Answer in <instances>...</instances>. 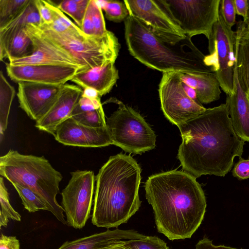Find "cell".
I'll return each instance as SVG.
<instances>
[{"mask_svg":"<svg viewBox=\"0 0 249 249\" xmlns=\"http://www.w3.org/2000/svg\"><path fill=\"white\" fill-rule=\"evenodd\" d=\"M177 126L182 138L178 158L184 171L196 178L224 177L235 157H241L245 142L235 133L226 103L206 108Z\"/></svg>","mask_w":249,"mask_h":249,"instance_id":"1","label":"cell"},{"mask_svg":"<svg viewBox=\"0 0 249 249\" xmlns=\"http://www.w3.org/2000/svg\"><path fill=\"white\" fill-rule=\"evenodd\" d=\"M144 189L158 231L170 240L191 238L201 224L207 206L196 178L170 170L149 177Z\"/></svg>","mask_w":249,"mask_h":249,"instance_id":"2","label":"cell"},{"mask_svg":"<svg viewBox=\"0 0 249 249\" xmlns=\"http://www.w3.org/2000/svg\"><path fill=\"white\" fill-rule=\"evenodd\" d=\"M141 168L130 155L109 157L95 177L92 223L97 227L117 228L139 209Z\"/></svg>","mask_w":249,"mask_h":249,"instance_id":"3","label":"cell"},{"mask_svg":"<svg viewBox=\"0 0 249 249\" xmlns=\"http://www.w3.org/2000/svg\"><path fill=\"white\" fill-rule=\"evenodd\" d=\"M124 23L130 54L146 66L162 73L213 72L190 36L155 31L130 15Z\"/></svg>","mask_w":249,"mask_h":249,"instance_id":"4","label":"cell"},{"mask_svg":"<svg viewBox=\"0 0 249 249\" xmlns=\"http://www.w3.org/2000/svg\"><path fill=\"white\" fill-rule=\"evenodd\" d=\"M0 175L11 184L26 186L37 194L46 204L48 211L68 226L63 208L56 200L62 175L44 156L24 155L11 149L0 157Z\"/></svg>","mask_w":249,"mask_h":249,"instance_id":"5","label":"cell"},{"mask_svg":"<svg viewBox=\"0 0 249 249\" xmlns=\"http://www.w3.org/2000/svg\"><path fill=\"white\" fill-rule=\"evenodd\" d=\"M42 34L67 50L84 71L115 62L120 44L116 36L108 31L104 36H88L82 31L58 33L45 25L37 26Z\"/></svg>","mask_w":249,"mask_h":249,"instance_id":"6","label":"cell"},{"mask_svg":"<svg viewBox=\"0 0 249 249\" xmlns=\"http://www.w3.org/2000/svg\"><path fill=\"white\" fill-rule=\"evenodd\" d=\"M118 108L106 119L113 144L124 152L141 154L156 146V135L141 115L116 99Z\"/></svg>","mask_w":249,"mask_h":249,"instance_id":"7","label":"cell"},{"mask_svg":"<svg viewBox=\"0 0 249 249\" xmlns=\"http://www.w3.org/2000/svg\"><path fill=\"white\" fill-rule=\"evenodd\" d=\"M184 34L209 40L218 20L221 0H158Z\"/></svg>","mask_w":249,"mask_h":249,"instance_id":"8","label":"cell"},{"mask_svg":"<svg viewBox=\"0 0 249 249\" xmlns=\"http://www.w3.org/2000/svg\"><path fill=\"white\" fill-rule=\"evenodd\" d=\"M235 37V32L226 25L219 13L208 40L209 54L205 56L204 62L214 73L227 95L233 91Z\"/></svg>","mask_w":249,"mask_h":249,"instance_id":"9","label":"cell"},{"mask_svg":"<svg viewBox=\"0 0 249 249\" xmlns=\"http://www.w3.org/2000/svg\"><path fill=\"white\" fill-rule=\"evenodd\" d=\"M71 174L61 192V204L68 226L81 229L90 216L95 178L90 170H77Z\"/></svg>","mask_w":249,"mask_h":249,"instance_id":"10","label":"cell"},{"mask_svg":"<svg viewBox=\"0 0 249 249\" xmlns=\"http://www.w3.org/2000/svg\"><path fill=\"white\" fill-rule=\"evenodd\" d=\"M161 108L165 117L176 125L203 112L206 108L185 92L180 72H163L159 85Z\"/></svg>","mask_w":249,"mask_h":249,"instance_id":"11","label":"cell"},{"mask_svg":"<svg viewBox=\"0 0 249 249\" xmlns=\"http://www.w3.org/2000/svg\"><path fill=\"white\" fill-rule=\"evenodd\" d=\"M25 31L33 42L34 53L29 56L9 61V64L66 65L85 70L67 50L44 36L37 26L29 24Z\"/></svg>","mask_w":249,"mask_h":249,"instance_id":"12","label":"cell"},{"mask_svg":"<svg viewBox=\"0 0 249 249\" xmlns=\"http://www.w3.org/2000/svg\"><path fill=\"white\" fill-rule=\"evenodd\" d=\"M18 84L19 106L36 122L43 118L52 107L63 86L30 82H20Z\"/></svg>","mask_w":249,"mask_h":249,"instance_id":"13","label":"cell"},{"mask_svg":"<svg viewBox=\"0 0 249 249\" xmlns=\"http://www.w3.org/2000/svg\"><path fill=\"white\" fill-rule=\"evenodd\" d=\"M8 76L16 83L30 82L50 85H64L71 81L79 68L70 66L30 65L13 66L5 63Z\"/></svg>","mask_w":249,"mask_h":249,"instance_id":"14","label":"cell"},{"mask_svg":"<svg viewBox=\"0 0 249 249\" xmlns=\"http://www.w3.org/2000/svg\"><path fill=\"white\" fill-rule=\"evenodd\" d=\"M55 139L63 144L83 147H101L113 144L106 125L93 127L81 124L70 117L57 128Z\"/></svg>","mask_w":249,"mask_h":249,"instance_id":"15","label":"cell"},{"mask_svg":"<svg viewBox=\"0 0 249 249\" xmlns=\"http://www.w3.org/2000/svg\"><path fill=\"white\" fill-rule=\"evenodd\" d=\"M129 15L153 30L185 37L186 35L158 0H124Z\"/></svg>","mask_w":249,"mask_h":249,"instance_id":"16","label":"cell"},{"mask_svg":"<svg viewBox=\"0 0 249 249\" xmlns=\"http://www.w3.org/2000/svg\"><path fill=\"white\" fill-rule=\"evenodd\" d=\"M83 91V89L78 86L63 85L53 106L43 118L36 122L35 126L54 136L57 127L71 117Z\"/></svg>","mask_w":249,"mask_h":249,"instance_id":"17","label":"cell"},{"mask_svg":"<svg viewBox=\"0 0 249 249\" xmlns=\"http://www.w3.org/2000/svg\"><path fill=\"white\" fill-rule=\"evenodd\" d=\"M146 236L133 230L116 229L66 241L57 249H115L123 240L142 238Z\"/></svg>","mask_w":249,"mask_h":249,"instance_id":"18","label":"cell"},{"mask_svg":"<svg viewBox=\"0 0 249 249\" xmlns=\"http://www.w3.org/2000/svg\"><path fill=\"white\" fill-rule=\"evenodd\" d=\"M226 104L235 133L245 142H249V93L241 87L235 66L233 91L227 95Z\"/></svg>","mask_w":249,"mask_h":249,"instance_id":"19","label":"cell"},{"mask_svg":"<svg viewBox=\"0 0 249 249\" xmlns=\"http://www.w3.org/2000/svg\"><path fill=\"white\" fill-rule=\"evenodd\" d=\"M119 78L115 62H108L102 66L91 68L77 73L71 81L85 89H95L101 97L109 93Z\"/></svg>","mask_w":249,"mask_h":249,"instance_id":"20","label":"cell"},{"mask_svg":"<svg viewBox=\"0 0 249 249\" xmlns=\"http://www.w3.org/2000/svg\"><path fill=\"white\" fill-rule=\"evenodd\" d=\"M235 34V69L241 87L249 93V30L243 21L237 23Z\"/></svg>","mask_w":249,"mask_h":249,"instance_id":"21","label":"cell"},{"mask_svg":"<svg viewBox=\"0 0 249 249\" xmlns=\"http://www.w3.org/2000/svg\"><path fill=\"white\" fill-rule=\"evenodd\" d=\"M34 51L33 42L25 29L17 31L4 41L0 42V60L9 61L31 55Z\"/></svg>","mask_w":249,"mask_h":249,"instance_id":"22","label":"cell"},{"mask_svg":"<svg viewBox=\"0 0 249 249\" xmlns=\"http://www.w3.org/2000/svg\"><path fill=\"white\" fill-rule=\"evenodd\" d=\"M193 74L195 80L194 89L201 104H208L220 99V84L214 73L195 72Z\"/></svg>","mask_w":249,"mask_h":249,"instance_id":"23","label":"cell"},{"mask_svg":"<svg viewBox=\"0 0 249 249\" xmlns=\"http://www.w3.org/2000/svg\"><path fill=\"white\" fill-rule=\"evenodd\" d=\"M41 24L40 16L35 0H30L16 18L3 27L0 28V42L4 41L17 31L25 29L29 24L39 26Z\"/></svg>","mask_w":249,"mask_h":249,"instance_id":"24","label":"cell"},{"mask_svg":"<svg viewBox=\"0 0 249 249\" xmlns=\"http://www.w3.org/2000/svg\"><path fill=\"white\" fill-rule=\"evenodd\" d=\"M15 95V90L7 81L2 71L0 73V141L7 128L11 105Z\"/></svg>","mask_w":249,"mask_h":249,"instance_id":"25","label":"cell"},{"mask_svg":"<svg viewBox=\"0 0 249 249\" xmlns=\"http://www.w3.org/2000/svg\"><path fill=\"white\" fill-rule=\"evenodd\" d=\"M12 184L20 197L24 208L29 212L34 213L39 210L48 211L44 201L32 190L17 183Z\"/></svg>","mask_w":249,"mask_h":249,"instance_id":"26","label":"cell"},{"mask_svg":"<svg viewBox=\"0 0 249 249\" xmlns=\"http://www.w3.org/2000/svg\"><path fill=\"white\" fill-rule=\"evenodd\" d=\"M46 4L51 10L53 21L52 24L45 25L58 33H64L69 31L81 32V29L73 23L66 16L50 1L44 0Z\"/></svg>","mask_w":249,"mask_h":249,"instance_id":"27","label":"cell"},{"mask_svg":"<svg viewBox=\"0 0 249 249\" xmlns=\"http://www.w3.org/2000/svg\"><path fill=\"white\" fill-rule=\"evenodd\" d=\"M90 0H64L55 5L71 17L81 28Z\"/></svg>","mask_w":249,"mask_h":249,"instance_id":"28","label":"cell"},{"mask_svg":"<svg viewBox=\"0 0 249 249\" xmlns=\"http://www.w3.org/2000/svg\"><path fill=\"white\" fill-rule=\"evenodd\" d=\"M7 188L3 177L0 178V226L6 227L10 219L16 221L21 220V215L10 204Z\"/></svg>","mask_w":249,"mask_h":249,"instance_id":"29","label":"cell"},{"mask_svg":"<svg viewBox=\"0 0 249 249\" xmlns=\"http://www.w3.org/2000/svg\"><path fill=\"white\" fill-rule=\"evenodd\" d=\"M30 0H0V28L13 20Z\"/></svg>","mask_w":249,"mask_h":249,"instance_id":"30","label":"cell"},{"mask_svg":"<svg viewBox=\"0 0 249 249\" xmlns=\"http://www.w3.org/2000/svg\"><path fill=\"white\" fill-rule=\"evenodd\" d=\"M98 2L104 10L105 17L108 20L116 23L121 22L124 21L129 15L124 0H103Z\"/></svg>","mask_w":249,"mask_h":249,"instance_id":"31","label":"cell"},{"mask_svg":"<svg viewBox=\"0 0 249 249\" xmlns=\"http://www.w3.org/2000/svg\"><path fill=\"white\" fill-rule=\"evenodd\" d=\"M71 117L77 122L90 127H100L107 125L102 107L93 110L74 113Z\"/></svg>","mask_w":249,"mask_h":249,"instance_id":"32","label":"cell"},{"mask_svg":"<svg viewBox=\"0 0 249 249\" xmlns=\"http://www.w3.org/2000/svg\"><path fill=\"white\" fill-rule=\"evenodd\" d=\"M89 6L94 30V36H102L108 31L106 27L102 8L97 0H90Z\"/></svg>","mask_w":249,"mask_h":249,"instance_id":"33","label":"cell"},{"mask_svg":"<svg viewBox=\"0 0 249 249\" xmlns=\"http://www.w3.org/2000/svg\"><path fill=\"white\" fill-rule=\"evenodd\" d=\"M128 241L133 249H170L163 240L156 236H146Z\"/></svg>","mask_w":249,"mask_h":249,"instance_id":"34","label":"cell"},{"mask_svg":"<svg viewBox=\"0 0 249 249\" xmlns=\"http://www.w3.org/2000/svg\"><path fill=\"white\" fill-rule=\"evenodd\" d=\"M219 13L226 25L231 28L236 22V13L234 0H221Z\"/></svg>","mask_w":249,"mask_h":249,"instance_id":"35","label":"cell"},{"mask_svg":"<svg viewBox=\"0 0 249 249\" xmlns=\"http://www.w3.org/2000/svg\"><path fill=\"white\" fill-rule=\"evenodd\" d=\"M101 107L102 105L100 99L92 100L81 95L71 115L76 113L95 110Z\"/></svg>","mask_w":249,"mask_h":249,"instance_id":"36","label":"cell"},{"mask_svg":"<svg viewBox=\"0 0 249 249\" xmlns=\"http://www.w3.org/2000/svg\"><path fill=\"white\" fill-rule=\"evenodd\" d=\"M232 175L239 179L249 178V157L245 160L239 157V161L235 164L232 171Z\"/></svg>","mask_w":249,"mask_h":249,"instance_id":"37","label":"cell"},{"mask_svg":"<svg viewBox=\"0 0 249 249\" xmlns=\"http://www.w3.org/2000/svg\"><path fill=\"white\" fill-rule=\"evenodd\" d=\"M35 2L40 16L41 25H49L52 24L53 21V14L44 0H35Z\"/></svg>","mask_w":249,"mask_h":249,"instance_id":"38","label":"cell"},{"mask_svg":"<svg viewBox=\"0 0 249 249\" xmlns=\"http://www.w3.org/2000/svg\"><path fill=\"white\" fill-rule=\"evenodd\" d=\"M80 29L87 36H94V26L89 4L84 16Z\"/></svg>","mask_w":249,"mask_h":249,"instance_id":"39","label":"cell"},{"mask_svg":"<svg viewBox=\"0 0 249 249\" xmlns=\"http://www.w3.org/2000/svg\"><path fill=\"white\" fill-rule=\"evenodd\" d=\"M0 249H20L19 241L15 236H6L1 233Z\"/></svg>","mask_w":249,"mask_h":249,"instance_id":"40","label":"cell"},{"mask_svg":"<svg viewBox=\"0 0 249 249\" xmlns=\"http://www.w3.org/2000/svg\"><path fill=\"white\" fill-rule=\"evenodd\" d=\"M195 249H238L224 245L216 246L207 237H204L196 244Z\"/></svg>","mask_w":249,"mask_h":249,"instance_id":"41","label":"cell"},{"mask_svg":"<svg viewBox=\"0 0 249 249\" xmlns=\"http://www.w3.org/2000/svg\"><path fill=\"white\" fill-rule=\"evenodd\" d=\"M234 2L236 14L245 19L248 12V0H234Z\"/></svg>","mask_w":249,"mask_h":249,"instance_id":"42","label":"cell"},{"mask_svg":"<svg viewBox=\"0 0 249 249\" xmlns=\"http://www.w3.org/2000/svg\"><path fill=\"white\" fill-rule=\"evenodd\" d=\"M82 96L92 100L101 99L98 93L95 89L89 88L83 89Z\"/></svg>","mask_w":249,"mask_h":249,"instance_id":"43","label":"cell"},{"mask_svg":"<svg viewBox=\"0 0 249 249\" xmlns=\"http://www.w3.org/2000/svg\"><path fill=\"white\" fill-rule=\"evenodd\" d=\"M182 87L184 89V90L185 92H186V93L187 94V95L189 97H190L191 99H192L193 100L199 102L197 98L196 93V91L195 89H194L193 88L186 85V84L183 83L182 82Z\"/></svg>","mask_w":249,"mask_h":249,"instance_id":"44","label":"cell"},{"mask_svg":"<svg viewBox=\"0 0 249 249\" xmlns=\"http://www.w3.org/2000/svg\"><path fill=\"white\" fill-rule=\"evenodd\" d=\"M116 249H133L128 240H123Z\"/></svg>","mask_w":249,"mask_h":249,"instance_id":"45","label":"cell"},{"mask_svg":"<svg viewBox=\"0 0 249 249\" xmlns=\"http://www.w3.org/2000/svg\"><path fill=\"white\" fill-rule=\"evenodd\" d=\"M248 12H247V16L245 19H244L243 21L247 27L249 29V0H248Z\"/></svg>","mask_w":249,"mask_h":249,"instance_id":"46","label":"cell"},{"mask_svg":"<svg viewBox=\"0 0 249 249\" xmlns=\"http://www.w3.org/2000/svg\"><path fill=\"white\" fill-rule=\"evenodd\" d=\"M122 241H121V242H122ZM121 243H120V244H121ZM120 244H119V245H120ZM119 245L118 246V247L119 246ZM116 248H115V249H116Z\"/></svg>","mask_w":249,"mask_h":249,"instance_id":"47","label":"cell"},{"mask_svg":"<svg viewBox=\"0 0 249 249\" xmlns=\"http://www.w3.org/2000/svg\"></svg>","mask_w":249,"mask_h":249,"instance_id":"48","label":"cell"}]
</instances>
